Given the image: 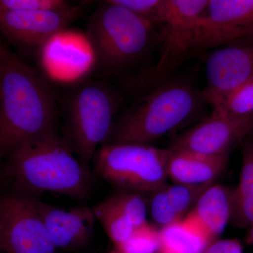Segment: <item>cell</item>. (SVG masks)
I'll return each mask as SVG.
<instances>
[{
  "label": "cell",
  "mask_w": 253,
  "mask_h": 253,
  "mask_svg": "<svg viewBox=\"0 0 253 253\" xmlns=\"http://www.w3.org/2000/svg\"><path fill=\"white\" fill-rule=\"evenodd\" d=\"M252 134V135H253V131L252 132V134Z\"/></svg>",
  "instance_id": "obj_29"
},
{
  "label": "cell",
  "mask_w": 253,
  "mask_h": 253,
  "mask_svg": "<svg viewBox=\"0 0 253 253\" xmlns=\"http://www.w3.org/2000/svg\"><path fill=\"white\" fill-rule=\"evenodd\" d=\"M115 4L129 9L154 26L162 21L167 0H111Z\"/></svg>",
  "instance_id": "obj_24"
},
{
  "label": "cell",
  "mask_w": 253,
  "mask_h": 253,
  "mask_svg": "<svg viewBox=\"0 0 253 253\" xmlns=\"http://www.w3.org/2000/svg\"><path fill=\"white\" fill-rule=\"evenodd\" d=\"M231 222L240 229L253 225V141L244 143L239 184L233 189Z\"/></svg>",
  "instance_id": "obj_18"
},
{
  "label": "cell",
  "mask_w": 253,
  "mask_h": 253,
  "mask_svg": "<svg viewBox=\"0 0 253 253\" xmlns=\"http://www.w3.org/2000/svg\"><path fill=\"white\" fill-rule=\"evenodd\" d=\"M80 6L62 11L0 10V28L5 38L22 51H41L79 17Z\"/></svg>",
  "instance_id": "obj_11"
},
{
  "label": "cell",
  "mask_w": 253,
  "mask_h": 253,
  "mask_svg": "<svg viewBox=\"0 0 253 253\" xmlns=\"http://www.w3.org/2000/svg\"><path fill=\"white\" fill-rule=\"evenodd\" d=\"M59 100L47 80L0 43V156L58 131Z\"/></svg>",
  "instance_id": "obj_1"
},
{
  "label": "cell",
  "mask_w": 253,
  "mask_h": 253,
  "mask_svg": "<svg viewBox=\"0 0 253 253\" xmlns=\"http://www.w3.org/2000/svg\"><path fill=\"white\" fill-rule=\"evenodd\" d=\"M253 131V113L246 116L213 113L177 136L169 149L220 157L229 156Z\"/></svg>",
  "instance_id": "obj_9"
},
{
  "label": "cell",
  "mask_w": 253,
  "mask_h": 253,
  "mask_svg": "<svg viewBox=\"0 0 253 253\" xmlns=\"http://www.w3.org/2000/svg\"><path fill=\"white\" fill-rule=\"evenodd\" d=\"M116 249L123 253H158L159 230L146 222L136 228L130 238Z\"/></svg>",
  "instance_id": "obj_22"
},
{
  "label": "cell",
  "mask_w": 253,
  "mask_h": 253,
  "mask_svg": "<svg viewBox=\"0 0 253 253\" xmlns=\"http://www.w3.org/2000/svg\"><path fill=\"white\" fill-rule=\"evenodd\" d=\"M189 215L159 230L158 253H204L212 242Z\"/></svg>",
  "instance_id": "obj_17"
},
{
  "label": "cell",
  "mask_w": 253,
  "mask_h": 253,
  "mask_svg": "<svg viewBox=\"0 0 253 253\" xmlns=\"http://www.w3.org/2000/svg\"><path fill=\"white\" fill-rule=\"evenodd\" d=\"M109 253H123L121 252V251H120L119 250H118L117 249H116L115 250H113V251H111Z\"/></svg>",
  "instance_id": "obj_28"
},
{
  "label": "cell",
  "mask_w": 253,
  "mask_h": 253,
  "mask_svg": "<svg viewBox=\"0 0 253 253\" xmlns=\"http://www.w3.org/2000/svg\"><path fill=\"white\" fill-rule=\"evenodd\" d=\"M35 198L11 192L0 199V248L4 253H56Z\"/></svg>",
  "instance_id": "obj_8"
},
{
  "label": "cell",
  "mask_w": 253,
  "mask_h": 253,
  "mask_svg": "<svg viewBox=\"0 0 253 253\" xmlns=\"http://www.w3.org/2000/svg\"><path fill=\"white\" fill-rule=\"evenodd\" d=\"M93 210L96 219L100 221L116 248L126 242L135 230V226L129 218L109 197Z\"/></svg>",
  "instance_id": "obj_19"
},
{
  "label": "cell",
  "mask_w": 253,
  "mask_h": 253,
  "mask_svg": "<svg viewBox=\"0 0 253 253\" xmlns=\"http://www.w3.org/2000/svg\"><path fill=\"white\" fill-rule=\"evenodd\" d=\"M2 177L12 192L38 198L44 192L82 200L90 193L92 177L59 131L15 146L5 155Z\"/></svg>",
  "instance_id": "obj_2"
},
{
  "label": "cell",
  "mask_w": 253,
  "mask_h": 253,
  "mask_svg": "<svg viewBox=\"0 0 253 253\" xmlns=\"http://www.w3.org/2000/svg\"><path fill=\"white\" fill-rule=\"evenodd\" d=\"M73 6L63 0H1L0 10L5 11H62Z\"/></svg>",
  "instance_id": "obj_25"
},
{
  "label": "cell",
  "mask_w": 253,
  "mask_h": 253,
  "mask_svg": "<svg viewBox=\"0 0 253 253\" xmlns=\"http://www.w3.org/2000/svg\"><path fill=\"white\" fill-rule=\"evenodd\" d=\"M202 102L189 82L167 80L116 118L104 144H149L194 116Z\"/></svg>",
  "instance_id": "obj_3"
},
{
  "label": "cell",
  "mask_w": 253,
  "mask_h": 253,
  "mask_svg": "<svg viewBox=\"0 0 253 253\" xmlns=\"http://www.w3.org/2000/svg\"><path fill=\"white\" fill-rule=\"evenodd\" d=\"M233 189L221 184L208 186L187 214L193 218L212 241L217 239L231 220Z\"/></svg>",
  "instance_id": "obj_15"
},
{
  "label": "cell",
  "mask_w": 253,
  "mask_h": 253,
  "mask_svg": "<svg viewBox=\"0 0 253 253\" xmlns=\"http://www.w3.org/2000/svg\"><path fill=\"white\" fill-rule=\"evenodd\" d=\"M213 113L246 116L253 113V79L251 80L223 100L217 107L213 109Z\"/></svg>",
  "instance_id": "obj_21"
},
{
  "label": "cell",
  "mask_w": 253,
  "mask_h": 253,
  "mask_svg": "<svg viewBox=\"0 0 253 253\" xmlns=\"http://www.w3.org/2000/svg\"><path fill=\"white\" fill-rule=\"evenodd\" d=\"M246 242L249 245H253V225L249 228L246 237Z\"/></svg>",
  "instance_id": "obj_27"
},
{
  "label": "cell",
  "mask_w": 253,
  "mask_h": 253,
  "mask_svg": "<svg viewBox=\"0 0 253 253\" xmlns=\"http://www.w3.org/2000/svg\"><path fill=\"white\" fill-rule=\"evenodd\" d=\"M204 253H244V248L236 239H216L208 245Z\"/></svg>",
  "instance_id": "obj_26"
},
{
  "label": "cell",
  "mask_w": 253,
  "mask_h": 253,
  "mask_svg": "<svg viewBox=\"0 0 253 253\" xmlns=\"http://www.w3.org/2000/svg\"><path fill=\"white\" fill-rule=\"evenodd\" d=\"M169 151L168 177L177 184L196 186L212 184L226 169L229 161V156L212 157L188 151Z\"/></svg>",
  "instance_id": "obj_14"
},
{
  "label": "cell",
  "mask_w": 253,
  "mask_h": 253,
  "mask_svg": "<svg viewBox=\"0 0 253 253\" xmlns=\"http://www.w3.org/2000/svg\"><path fill=\"white\" fill-rule=\"evenodd\" d=\"M209 0H167L161 21L162 46L156 66L141 74L135 83L139 87L155 86L167 78L196 51V31Z\"/></svg>",
  "instance_id": "obj_7"
},
{
  "label": "cell",
  "mask_w": 253,
  "mask_h": 253,
  "mask_svg": "<svg viewBox=\"0 0 253 253\" xmlns=\"http://www.w3.org/2000/svg\"><path fill=\"white\" fill-rule=\"evenodd\" d=\"M170 151L150 144H104L93 161L97 175L122 191L152 194L167 184Z\"/></svg>",
  "instance_id": "obj_6"
},
{
  "label": "cell",
  "mask_w": 253,
  "mask_h": 253,
  "mask_svg": "<svg viewBox=\"0 0 253 253\" xmlns=\"http://www.w3.org/2000/svg\"><path fill=\"white\" fill-rule=\"evenodd\" d=\"M253 36V0H209L198 23L196 51Z\"/></svg>",
  "instance_id": "obj_12"
},
{
  "label": "cell",
  "mask_w": 253,
  "mask_h": 253,
  "mask_svg": "<svg viewBox=\"0 0 253 253\" xmlns=\"http://www.w3.org/2000/svg\"><path fill=\"white\" fill-rule=\"evenodd\" d=\"M35 202L57 249H79L90 241L96 219L94 210L84 206L66 209L38 198Z\"/></svg>",
  "instance_id": "obj_13"
},
{
  "label": "cell",
  "mask_w": 253,
  "mask_h": 253,
  "mask_svg": "<svg viewBox=\"0 0 253 253\" xmlns=\"http://www.w3.org/2000/svg\"><path fill=\"white\" fill-rule=\"evenodd\" d=\"M211 184L196 186L174 183L166 184L163 189L171 208L183 219L192 211L200 196Z\"/></svg>",
  "instance_id": "obj_20"
},
{
  "label": "cell",
  "mask_w": 253,
  "mask_h": 253,
  "mask_svg": "<svg viewBox=\"0 0 253 253\" xmlns=\"http://www.w3.org/2000/svg\"><path fill=\"white\" fill-rule=\"evenodd\" d=\"M204 102L213 109L240 86L253 79V36L218 47L206 63Z\"/></svg>",
  "instance_id": "obj_10"
},
{
  "label": "cell",
  "mask_w": 253,
  "mask_h": 253,
  "mask_svg": "<svg viewBox=\"0 0 253 253\" xmlns=\"http://www.w3.org/2000/svg\"><path fill=\"white\" fill-rule=\"evenodd\" d=\"M59 35L42 50L44 66L53 74L69 77L85 71L92 59L81 43Z\"/></svg>",
  "instance_id": "obj_16"
},
{
  "label": "cell",
  "mask_w": 253,
  "mask_h": 253,
  "mask_svg": "<svg viewBox=\"0 0 253 253\" xmlns=\"http://www.w3.org/2000/svg\"><path fill=\"white\" fill-rule=\"evenodd\" d=\"M136 228L147 221L148 205L141 194L121 191L109 196Z\"/></svg>",
  "instance_id": "obj_23"
},
{
  "label": "cell",
  "mask_w": 253,
  "mask_h": 253,
  "mask_svg": "<svg viewBox=\"0 0 253 253\" xmlns=\"http://www.w3.org/2000/svg\"><path fill=\"white\" fill-rule=\"evenodd\" d=\"M123 98L106 81H87L74 86L61 100L63 138L84 164L94 159L107 141Z\"/></svg>",
  "instance_id": "obj_5"
},
{
  "label": "cell",
  "mask_w": 253,
  "mask_h": 253,
  "mask_svg": "<svg viewBox=\"0 0 253 253\" xmlns=\"http://www.w3.org/2000/svg\"><path fill=\"white\" fill-rule=\"evenodd\" d=\"M154 25L111 0L95 10L86 38L95 68L105 77L122 74L148 51Z\"/></svg>",
  "instance_id": "obj_4"
}]
</instances>
